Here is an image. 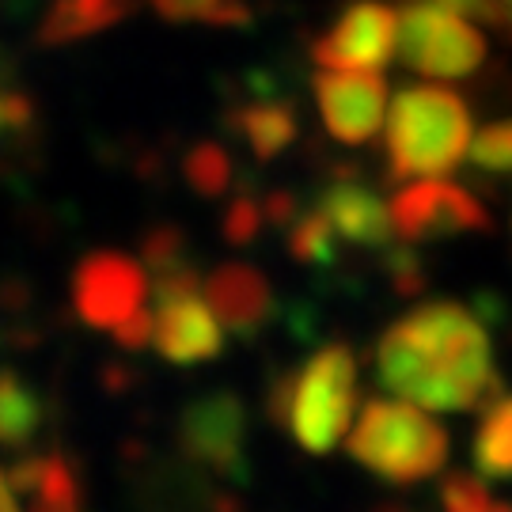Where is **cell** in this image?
<instances>
[{"mask_svg":"<svg viewBox=\"0 0 512 512\" xmlns=\"http://www.w3.org/2000/svg\"><path fill=\"white\" fill-rule=\"evenodd\" d=\"M175 433H179V452L198 467L236 486L251 482V459H247L251 418L236 391H205L190 399L179 414Z\"/></svg>","mask_w":512,"mask_h":512,"instance_id":"6","label":"cell"},{"mask_svg":"<svg viewBox=\"0 0 512 512\" xmlns=\"http://www.w3.org/2000/svg\"><path fill=\"white\" fill-rule=\"evenodd\" d=\"M152 8L171 23H190L202 19L213 27H243L251 23L247 0H152Z\"/></svg>","mask_w":512,"mask_h":512,"instance_id":"21","label":"cell"},{"mask_svg":"<svg viewBox=\"0 0 512 512\" xmlns=\"http://www.w3.org/2000/svg\"><path fill=\"white\" fill-rule=\"evenodd\" d=\"M471 164L486 175H509L512 171V118L494 122L471 137Z\"/></svg>","mask_w":512,"mask_h":512,"instance_id":"23","label":"cell"},{"mask_svg":"<svg viewBox=\"0 0 512 512\" xmlns=\"http://www.w3.org/2000/svg\"><path fill=\"white\" fill-rule=\"evenodd\" d=\"M471 107L448 88H403L387 110V179H444L471 152Z\"/></svg>","mask_w":512,"mask_h":512,"instance_id":"2","label":"cell"},{"mask_svg":"<svg viewBox=\"0 0 512 512\" xmlns=\"http://www.w3.org/2000/svg\"><path fill=\"white\" fill-rule=\"evenodd\" d=\"M315 209L330 220L334 236L353 243V247H368V251H384L391 243V205L380 202L376 190L357 183L353 175H338L334 183L319 194Z\"/></svg>","mask_w":512,"mask_h":512,"instance_id":"13","label":"cell"},{"mask_svg":"<svg viewBox=\"0 0 512 512\" xmlns=\"http://www.w3.org/2000/svg\"><path fill=\"white\" fill-rule=\"evenodd\" d=\"M213 482L205 471L179 452V459L152 463L137 478V505L145 512H209L213 509Z\"/></svg>","mask_w":512,"mask_h":512,"instance_id":"14","label":"cell"},{"mask_svg":"<svg viewBox=\"0 0 512 512\" xmlns=\"http://www.w3.org/2000/svg\"><path fill=\"white\" fill-rule=\"evenodd\" d=\"M346 448L365 471L380 475L391 486H418L425 478L440 475V467L448 463L444 425L425 418L410 399H368Z\"/></svg>","mask_w":512,"mask_h":512,"instance_id":"3","label":"cell"},{"mask_svg":"<svg viewBox=\"0 0 512 512\" xmlns=\"http://www.w3.org/2000/svg\"><path fill=\"white\" fill-rule=\"evenodd\" d=\"M4 133H12V129H8V110H4V92H0V137Z\"/></svg>","mask_w":512,"mask_h":512,"instance_id":"38","label":"cell"},{"mask_svg":"<svg viewBox=\"0 0 512 512\" xmlns=\"http://www.w3.org/2000/svg\"><path fill=\"white\" fill-rule=\"evenodd\" d=\"M399 50V12L384 0H357L311 46L323 69H384Z\"/></svg>","mask_w":512,"mask_h":512,"instance_id":"9","label":"cell"},{"mask_svg":"<svg viewBox=\"0 0 512 512\" xmlns=\"http://www.w3.org/2000/svg\"><path fill=\"white\" fill-rule=\"evenodd\" d=\"M205 300L239 342H255L277 315V293L270 277L251 262H224L205 281Z\"/></svg>","mask_w":512,"mask_h":512,"instance_id":"11","label":"cell"},{"mask_svg":"<svg viewBox=\"0 0 512 512\" xmlns=\"http://www.w3.org/2000/svg\"><path fill=\"white\" fill-rule=\"evenodd\" d=\"M315 103L323 126L338 145H368L387 118V80L368 69H334L315 80Z\"/></svg>","mask_w":512,"mask_h":512,"instance_id":"10","label":"cell"},{"mask_svg":"<svg viewBox=\"0 0 512 512\" xmlns=\"http://www.w3.org/2000/svg\"><path fill=\"white\" fill-rule=\"evenodd\" d=\"M440 509L444 512H490L494 501L486 494V478L467 475V471H456L440 482Z\"/></svg>","mask_w":512,"mask_h":512,"instance_id":"24","label":"cell"},{"mask_svg":"<svg viewBox=\"0 0 512 512\" xmlns=\"http://www.w3.org/2000/svg\"><path fill=\"white\" fill-rule=\"evenodd\" d=\"M262 209H266V224H274V228H289L296 220V198L289 190H270L262 198Z\"/></svg>","mask_w":512,"mask_h":512,"instance_id":"31","label":"cell"},{"mask_svg":"<svg viewBox=\"0 0 512 512\" xmlns=\"http://www.w3.org/2000/svg\"><path fill=\"white\" fill-rule=\"evenodd\" d=\"M145 262L122 251H92L73 270V308L95 330H114L126 315L145 308Z\"/></svg>","mask_w":512,"mask_h":512,"instance_id":"8","label":"cell"},{"mask_svg":"<svg viewBox=\"0 0 512 512\" xmlns=\"http://www.w3.org/2000/svg\"><path fill=\"white\" fill-rule=\"evenodd\" d=\"M202 289V274H198V266L186 258L179 266H171L164 274H156L152 281V296H156V304H164V300H179V296H190Z\"/></svg>","mask_w":512,"mask_h":512,"instance_id":"27","label":"cell"},{"mask_svg":"<svg viewBox=\"0 0 512 512\" xmlns=\"http://www.w3.org/2000/svg\"><path fill=\"white\" fill-rule=\"evenodd\" d=\"M156 334L152 346L156 353L171 361V365H205L217 361L228 338H224V323L217 319V311L209 308V300L198 293L179 296V300H164L156 304Z\"/></svg>","mask_w":512,"mask_h":512,"instance_id":"12","label":"cell"},{"mask_svg":"<svg viewBox=\"0 0 512 512\" xmlns=\"http://www.w3.org/2000/svg\"><path fill=\"white\" fill-rule=\"evenodd\" d=\"M357 410V357L346 342H327L296 368L289 433L308 456H327L349 433Z\"/></svg>","mask_w":512,"mask_h":512,"instance_id":"4","label":"cell"},{"mask_svg":"<svg viewBox=\"0 0 512 512\" xmlns=\"http://www.w3.org/2000/svg\"><path fill=\"white\" fill-rule=\"evenodd\" d=\"M380 384L425 410H490L505 395L490 338L456 300L421 304L376 342Z\"/></svg>","mask_w":512,"mask_h":512,"instance_id":"1","label":"cell"},{"mask_svg":"<svg viewBox=\"0 0 512 512\" xmlns=\"http://www.w3.org/2000/svg\"><path fill=\"white\" fill-rule=\"evenodd\" d=\"M505 31H509V42H512V23H509V27H505Z\"/></svg>","mask_w":512,"mask_h":512,"instance_id":"39","label":"cell"},{"mask_svg":"<svg viewBox=\"0 0 512 512\" xmlns=\"http://www.w3.org/2000/svg\"><path fill=\"white\" fill-rule=\"evenodd\" d=\"M209 512H243V501L236 494H228V490H217L213 494V509Z\"/></svg>","mask_w":512,"mask_h":512,"instance_id":"36","label":"cell"},{"mask_svg":"<svg viewBox=\"0 0 512 512\" xmlns=\"http://www.w3.org/2000/svg\"><path fill=\"white\" fill-rule=\"evenodd\" d=\"M437 4L448 8V12H456V16H467V19H475V23L497 27V31H505L512 23V12L505 0H437Z\"/></svg>","mask_w":512,"mask_h":512,"instance_id":"28","label":"cell"},{"mask_svg":"<svg viewBox=\"0 0 512 512\" xmlns=\"http://www.w3.org/2000/svg\"><path fill=\"white\" fill-rule=\"evenodd\" d=\"M399 61L429 80H467L486 61V38L437 0H406L399 12Z\"/></svg>","mask_w":512,"mask_h":512,"instance_id":"5","label":"cell"},{"mask_svg":"<svg viewBox=\"0 0 512 512\" xmlns=\"http://www.w3.org/2000/svg\"><path fill=\"white\" fill-rule=\"evenodd\" d=\"M114 334V342L118 349H126V353H141L145 346H152V334H156V315L148 308H137L133 315H126L118 327L110 330Z\"/></svg>","mask_w":512,"mask_h":512,"instance_id":"29","label":"cell"},{"mask_svg":"<svg viewBox=\"0 0 512 512\" xmlns=\"http://www.w3.org/2000/svg\"><path fill=\"white\" fill-rule=\"evenodd\" d=\"M232 171H236V167H232V152L224 145H217V141H198V145L183 156L186 186H190L194 194H202V198L228 194V186L236 179Z\"/></svg>","mask_w":512,"mask_h":512,"instance_id":"19","label":"cell"},{"mask_svg":"<svg viewBox=\"0 0 512 512\" xmlns=\"http://www.w3.org/2000/svg\"><path fill=\"white\" fill-rule=\"evenodd\" d=\"M293 391H296V372L285 368L270 380V391H266V418L274 421L277 429L289 433V418H293Z\"/></svg>","mask_w":512,"mask_h":512,"instance_id":"30","label":"cell"},{"mask_svg":"<svg viewBox=\"0 0 512 512\" xmlns=\"http://www.w3.org/2000/svg\"><path fill=\"white\" fill-rule=\"evenodd\" d=\"M372 512H410V505H399V501H384V505H372Z\"/></svg>","mask_w":512,"mask_h":512,"instance_id":"37","label":"cell"},{"mask_svg":"<svg viewBox=\"0 0 512 512\" xmlns=\"http://www.w3.org/2000/svg\"><path fill=\"white\" fill-rule=\"evenodd\" d=\"M46 421V403L16 368L0 365V448L27 452Z\"/></svg>","mask_w":512,"mask_h":512,"instance_id":"17","label":"cell"},{"mask_svg":"<svg viewBox=\"0 0 512 512\" xmlns=\"http://www.w3.org/2000/svg\"><path fill=\"white\" fill-rule=\"evenodd\" d=\"M31 285L19 281V277H4L0 281V308L4 311H27L31 308Z\"/></svg>","mask_w":512,"mask_h":512,"instance_id":"33","label":"cell"},{"mask_svg":"<svg viewBox=\"0 0 512 512\" xmlns=\"http://www.w3.org/2000/svg\"><path fill=\"white\" fill-rule=\"evenodd\" d=\"M4 110H8V129L23 133L35 122V99L27 92H4Z\"/></svg>","mask_w":512,"mask_h":512,"instance_id":"32","label":"cell"},{"mask_svg":"<svg viewBox=\"0 0 512 512\" xmlns=\"http://www.w3.org/2000/svg\"><path fill=\"white\" fill-rule=\"evenodd\" d=\"M228 129L258 160H277L296 141V110L281 99H258L228 114Z\"/></svg>","mask_w":512,"mask_h":512,"instance_id":"16","label":"cell"},{"mask_svg":"<svg viewBox=\"0 0 512 512\" xmlns=\"http://www.w3.org/2000/svg\"><path fill=\"white\" fill-rule=\"evenodd\" d=\"M0 512H23L16 486H12V478H8V471H4V467H0Z\"/></svg>","mask_w":512,"mask_h":512,"instance_id":"35","label":"cell"},{"mask_svg":"<svg viewBox=\"0 0 512 512\" xmlns=\"http://www.w3.org/2000/svg\"><path fill=\"white\" fill-rule=\"evenodd\" d=\"M334 228H330V220L319 213V209H311L304 213L300 220H293V228H289V239H285V247H289V255L300 262V266H319V270H327V266H338V243H334Z\"/></svg>","mask_w":512,"mask_h":512,"instance_id":"20","label":"cell"},{"mask_svg":"<svg viewBox=\"0 0 512 512\" xmlns=\"http://www.w3.org/2000/svg\"><path fill=\"white\" fill-rule=\"evenodd\" d=\"M137 0H54L38 23V46H69L122 23Z\"/></svg>","mask_w":512,"mask_h":512,"instance_id":"15","label":"cell"},{"mask_svg":"<svg viewBox=\"0 0 512 512\" xmlns=\"http://www.w3.org/2000/svg\"><path fill=\"white\" fill-rule=\"evenodd\" d=\"M505 4H509V12H512V0H505Z\"/></svg>","mask_w":512,"mask_h":512,"instance_id":"40","label":"cell"},{"mask_svg":"<svg viewBox=\"0 0 512 512\" xmlns=\"http://www.w3.org/2000/svg\"><path fill=\"white\" fill-rule=\"evenodd\" d=\"M471 459L486 482H512V395H501L486 410L471 444Z\"/></svg>","mask_w":512,"mask_h":512,"instance_id":"18","label":"cell"},{"mask_svg":"<svg viewBox=\"0 0 512 512\" xmlns=\"http://www.w3.org/2000/svg\"><path fill=\"white\" fill-rule=\"evenodd\" d=\"M186 232L179 224H156V228H148L145 236H141V262H145V270L152 274H164L171 266H179L186 262Z\"/></svg>","mask_w":512,"mask_h":512,"instance_id":"22","label":"cell"},{"mask_svg":"<svg viewBox=\"0 0 512 512\" xmlns=\"http://www.w3.org/2000/svg\"><path fill=\"white\" fill-rule=\"evenodd\" d=\"M384 266H387V281L399 296H418L425 289V262H421L410 243L403 239V247L387 243L384 247Z\"/></svg>","mask_w":512,"mask_h":512,"instance_id":"26","label":"cell"},{"mask_svg":"<svg viewBox=\"0 0 512 512\" xmlns=\"http://www.w3.org/2000/svg\"><path fill=\"white\" fill-rule=\"evenodd\" d=\"M99 380H103V391L122 395V391H129V387L137 384V372L126 365H118V361H107V365L99 368Z\"/></svg>","mask_w":512,"mask_h":512,"instance_id":"34","label":"cell"},{"mask_svg":"<svg viewBox=\"0 0 512 512\" xmlns=\"http://www.w3.org/2000/svg\"><path fill=\"white\" fill-rule=\"evenodd\" d=\"M391 224L395 236L406 243H425V239H448L463 232H490L494 220L486 205L478 202L471 190L444 179H425V183L403 186L391 198Z\"/></svg>","mask_w":512,"mask_h":512,"instance_id":"7","label":"cell"},{"mask_svg":"<svg viewBox=\"0 0 512 512\" xmlns=\"http://www.w3.org/2000/svg\"><path fill=\"white\" fill-rule=\"evenodd\" d=\"M262 224H266V209H262V202H255L251 194H239V198L228 202L224 217H220V236L228 239V243H236V247H247V243H255L258 239Z\"/></svg>","mask_w":512,"mask_h":512,"instance_id":"25","label":"cell"}]
</instances>
